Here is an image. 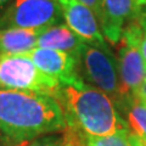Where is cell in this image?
I'll return each instance as SVG.
<instances>
[{
  "label": "cell",
  "mask_w": 146,
  "mask_h": 146,
  "mask_svg": "<svg viewBox=\"0 0 146 146\" xmlns=\"http://www.w3.org/2000/svg\"><path fill=\"white\" fill-rule=\"evenodd\" d=\"M66 127L65 115L55 98L0 89V129L13 144L61 133Z\"/></svg>",
  "instance_id": "6da1fadb"
},
{
  "label": "cell",
  "mask_w": 146,
  "mask_h": 146,
  "mask_svg": "<svg viewBox=\"0 0 146 146\" xmlns=\"http://www.w3.org/2000/svg\"><path fill=\"white\" fill-rule=\"evenodd\" d=\"M55 99L63 111L67 127L88 136H106L128 129L112 99L85 82L61 84Z\"/></svg>",
  "instance_id": "7a4b0ae2"
},
{
  "label": "cell",
  "mask_w": 146,
  "mask_h": 146,
  "mask_svg": "<svg viewBox=\"0 0 146 146\" xmlns=\"http://www.w3.org/2000/svg\"><path fill=\"white\" fill-rule=\"evenodd\" d=\"M78 72L83 82L85 79L111 98L117 108L129 98L123 91L118 61L108 46L86 44L78 58Z\"/></svg>",
  "instance_id": "3957f363"
},
{
  "label": "cell",
  "mask_w": 146,
  "mask_h": 146,
  "mask_svg": "<svg viewBox=\"0 0 146 146\" xmlns=\"http://www.w3.org/2000/svg\"><path fill=\"white\" fill-rule=\"evenodd\" d=\"M61 83L43 73L23 55L0 57V89L33 91L56 98Z\"/></svg>",
  "instance_id": "277c9868"
},
{
  "label": "cell",
  "mask_w": 146,
  "mask_h": 146,
  "mask_svg": "<svg viewBox=\"0 0 146 146\" xmlns=\"http://www.w3.org/2000/svg\"><path fill=\"white\" fill-rule=\"evenodd\" d=\"M62 18L57 0H13L0 17V29H44Z\"/></svg>",
  "instance_id": "5b68a950"
},
{
  "label": "cell",
  "mask_w": 146,
  "mask_h": 146,
  "mask_svg": "<svg viewBox=\"0 0 146 146\" xmlns=\"http://www.w3.org/2000/svg\"><path fill=\"white\" fill-rule=\"evenodd\" d=\"M43 73L58 80L62 85H74L83 82L78 72V60L58 50L35 48L26 54Z\"/></svg>",
  "instance_id": "8992f818"
},
{
  "label": "cell",
  "mask_w": 146,
  "mask_h": 146,
  "mask_svg": "<svg viewBox=\"0 0 146 146\" xmlns=\"http://www.w3.org/2000/svg\"><path fill=\"white\" fill-rule=\"evenodd\" d=\"M140 9L135 0H100L98 21L104 38L117 45L124 27L136 20Z\"/></svg>",
  "instance_id": "52a82bcc"
},
{
  "label": "cell",
  "mask_w": 146,
  "mask_h": 146,
  "mask_svg": "<svg viewBox=\"0 0 146 146\" xmlns=\"http://www.w3.org/2000/svg\"><path fill=\"white\" fill-rule=\"evenodd\" d=\"M66 25L83 40L94 46L107 48L95 12L79 0H57Z\"/></svg>",
  "instance_id": "ba28073f"
},
{
  "label": "cell",
  "mask_w": 146,
  "mask_h": 146,
  "mask_svg": "<svg viewBox=\"0 0 146 146\" xmlns=\"http://www.w3.org/2000/svg\"><path fill=\"white\" fill-rule=\"evenodd\" d=\"M118 70L125 96H133L145 80L146 66L139 50L121 39L118 43Z\"/></svg>",
  "instance_id": "9c48e42d"
},
{
  "label": "cell",
  "mask_w": 146,
  "mask_h": 146,
  "mask_svg": "<svg viewBox=\"0 0 146 146\" xmlns=\"http://www.w3.org/2000/svg\"><path fill=\"white\" fill-rule=\"evenodd\" d=\"M84 43L70 27L65 23H57L44 28L38 35L36 48L58 50L72 55L77 60L85 48Z\"/></svg>",
  "instance_id": "30bf717a"
},
{
  "label": "cell",
  "mask_w": 146,
  "mask_h": 146,
  "mask_svg": "<svg viewBox=\"0 0 146 146\" xmlns=\"http://www.w3.org/2000/svg\"><path fill=\"white\" fill-rule=\"evenodd\" d=\"M43 29H0V57L29 54L36 48L38 35Z\"/></svg>",
  "instance_id": "8fae6325"
},
{
  "label": "cell",
  "mask_w": 146,
  "mask_h": 146,
  "mask_svg": "<svg viewBox=\"0 0 146 146\" xmlns=\"http://www.w3.org/2000/svg\"><path fill=\"white\" fill-rule=\"evenodd\" d=\"M125 124L138 138L146 140V102L129 96L118 108Z\"/></svg>",
  "instance_id": "7c38bea8"
},
{
  "label": "cell",
  "mask_w": 146,
  "mask_h": 146,
  "mask_svg": "<svg viewBox=\"0 0 146 146\" xmlns=\"http://www.w3.org/2000/svg\"><path fill=\"white\" fill-rule=\"evenodd\" d=\"M83 146H135V135L129 129L118 130L106 136H84Z\"/></svg>",
  "instance_id": "4fadbf2b"
},
{
  "label": "cell",
  "mask_w": 146,
  "mask_h": 146,
  "mask_svg": "<svg viewBox=\"0 0 146 146\" xmlns=\"http://www.w3.org/2000/svg\"><path fill=\"white\" fill-rule=\"evenodd\" d=\"M121 39L125 40L127 43L139 50L146 66V32L136 23V21L130 22L124 27Z\"/></svg>",
  "instance_id": "5bb4252c"
},
{
  "label": "cell",
  "mask_w": 146,
  "mask_h": 146,
  "mask_svg": "<svg viewBox=\"0 0 146 146\" xmlns=\"http://www.w3.org/2000/svg\"><path fill=\"white\" fill-rule=\"evenodd\" d=\"M13 146H68V139L66 130H63L61 133L42 135L31 140L21 141Z\"/></svg>",
  "instance_id": "9a60e30c"
},
{
  "label": "cell",
  "mask_w": 146,
  "mask_h": 146,
  "mask_svg": "<svg viewBox=\"0 0 146 146\" xmlns=\"http://www.w3.org/2000/svg\"><path fill=\"white\" fill-rule=\"evenodd\" d=\"M135 21H136V23L146 32V6H143L140 9V11L138 13V17H136Z\"/></svg>",
  "instance_id": "2e32d148"
},
{
  "label": "cell",
  "mask_w": 146,
  "mask_h": 146,
  "mask_svg": "<svg viewBox=\"0 0 146 146\" xmlns=\"http://www.w3.org/2000/svg\"><path fill=\"white\" fill-rule=\"evenodd\" d=\"M80 3H83L84 5L90 7L91 10L95 12L96 17L99 16V11H100V0H79Z\"/></svg>",
  "instance_id": "e0dca14e"
},
{
  "label": "cell",
  "mask_w": 146,
  "mask_h": 146,
  "mask_svg": "<svg viewBox=\"0 0 146 146\" xmlns=\"http://www.w3.org/2000/svg\"><path fill=\"white\" fill-rule=\"evenodd\" d=\"M11 144H13V143L7 138L6 134L4 133L1 129H0V146H9V145H11ZM13 145H15V144H13Z\"/></svg>",
  "instance_id": "ac0fdd59"
},
{
  "label": "cell",
  "mask_w": 146,
  "mask_h": 146,
  "mask_svg": "<svg viewBox=\"0 0 146 146\" xmlns=\"http://www.w3.org/2000/svg\"><path fill=\"white\" fill-rule=\"evenodd\" d=\"M135 146H146V140H143L135 135Z\"/></svg>",
  "instance_id": "d6986e66"
},
{
  "label": "cell",
  "mask_w": 146,
  "mask_h": 146,
  "mask_svg": "<svg viewBox=\"0 0 146 146\" xmlns=\"http://www.w3.org/2000/svg\"><path fill=\"white\" fill-rule=\"evenodd\" d=\"M135 1H136V4H138L139 6H141V7L146 6V0H135Z\"/></svg>",
  "instance_id": "ffe728a7"
},
{
  "label": "cell",
  "mask_w": 146,
  "mask_h": 146,
  "mask_svg": "<svg viewBox=\"0 0 146 146\" xmlns=\"http://www.w3.org/2000/svg\"><path fill=\"white\" fill-rule=\"evenodd\" d=\"M6 1H7V0H0V7H1L3 5H5Z\"/></svg>",
  "instance_id": "44dd1931"
},
{
  "label": "cell",
  "mask_w": 146,
  "mask_h": 146,
  "mask_svg": "<svg viewBox=\"0 0 146 146\" xmlns=\"http://www.w3.org/2000/svg\"><path fill=\"white\" fill-rule=\"evenodd\" d=\"M145 80H146V71H145Z\"/></svg>",
  "instance_id": "7402d4cb"
}]
</instances>
